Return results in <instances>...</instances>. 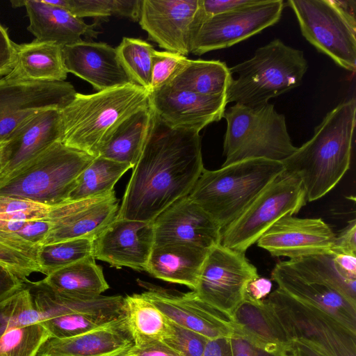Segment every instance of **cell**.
I'll return each instance as SVG.
<instances>
[{"label": "cell", "mask_w": 356, "mask_h": 356, "mask_svg": "<svg viewBox=\"0 0 356 356\" xmlns=\"http://www.w3.org/2000/svg\"><path fill=\"white\" fill-rule=\"evenodd\" d=\"M199 133L172 127L152 110L145 143L117 218L153 222L190 193L204 169Z\"/></svg>", "instance_id": "1"}, {"label": "cell", "mask_w": 356, "mask_h": 356, "mask_svg": "<svg viewBox=\"0 0 356 356\" xmlns=\"http://www.w3.org/2000/svg\"><path fill=\"white\" fill-rule=\"evenodd\" d=\"M355 114V97L342 102L315 127L312 138L282 162L301 180L307 202L325 195L349 169Z\"/></svg>", "instance_id": "2"}, {"label": "cell", "mask_w": 356, "mask_h": 356, "mask_svg": "<svg viewBox=\"0 0 356 356\" xmlns=\"http://www.w3.org/2000/svg\"><path fill=\"white\" fill-rule=\"evenodd\" d=\"M149 105V92L136 84L90 95L76 92L73 100L60 110V142L97 157L122 122Z\"/></svg>", "instance_id": "3"}, {"label": "cell", "mask_w": 356, "mask_h": 356, "mask_svg": "<svg viewBox=\"0 0 356 356\" xmlns=\"http://www.w3.org/2000/svg\"><path fill=\"white\" fill-rule=\"evenodd\" d=\"M284 170L282 162L252 159L203 170L188 194L222 230Z\"/></svg>", "instance_id": "4"}, {"label": "cell", "mask_w": 356, "mask_h": 356, "mask_svg": "<svg viewBox=\"0 0 356 356\" xmlns=\"http://www.w3.org/2000/svg\"><path fill=\"white\" fill-rule=\"evenodd\" d=\"M308 68L301 50L275 39L256 49L253 56L232 67L227 102L255 106L301 84Z\"/></svg>", "instance_id": "5"}, {"label": "cell", "mask_w": 356, "mask_h": 356, "mask_svg": "<svg viewBox=\"0 0 356 356\" xmlns=\"http://www.w3.org/2000/svg\"><path fill=\"white\" fill-rule=\"evenodd\" d=\"M94 158L56 142L0 184V196L49 206L67 202L77 178Z\"/></svg>", "instance_id": "6"}, {"label": "cell", "mask_w": 356, "mask_h": 356, "mask_svg": "<svg viewBox=\"0 0 356 356\" xmlns=\"http://www.w3.org/2000/svg\"><path fill=\"white\" fill-rule=\"evenodd\" d=\"M227 122L222 166L252 159L282 162L297 149L287 131L285 117L274 105L235 104L225 111Z\"/></svg>", "instance_id": "7"}, {"label": "cell", "mask_w": 356, "mask_h": 356, "mask_svg": "<svg viewBox=\"0 0 356 356\" xmlns=\"http://www.w3.org/2000/svg\"><path fill=\"white\" fill-rule=\"evenodd\" d=\"M355 1L289 0L305 38L350 72L356 69Z\"/></svg>", "instance_id": "8"}, {"label": "cell", "mask_w": 356, "mask_h": 356, "mask_svg": "<svg viewBox=\"0 0 356 356\" xmlns=\"http://www.w3.org/2000/svg\"><path fill=\"white\" fill-rule=\"evenodd\" d=\"M307 202L300 178L284 170L222 230L220 243L245 253L273 224L298 213Z\"/></svg>", "instance_id": "9"}, {"label": "cell", "mask_w": 356, "mask_h": 356, "mask_svg": "<svg viewBox=\"0 0 356 356\" xmlns=\"http://www.w3.org/2000/svg\"><path fill=\"white\" fill-rule=\"evenodd\" d=\"M289 337L327 356H356V333L322 310L277 289L264 300Z\"/></svg>", "instance_id": "10"}, {"label": "cell", "mask_w": 356, "mask_h": 356, "mask_svg": "<svg viewBox=\"0 0 356 356\" xmlns=\"http://www.w3.org/2000/svg\"><path fill=\"white\" fill-rule=\"evenodd\" d=\"M259 276L245 253L219 243L209 250L193 291L231 321L245 300L248 284Z\"/></svg>", "instance_id": "11"}, {"label": "cell", "mask_w": 356, "mask_h": 356, "mask_svg": "<svg viewBox=\"0 0 356 356\" xmlns=\"http://www.w3.org/2000/svg\"><path fill=\"white\" fill-rule=\"evenodd\" d=\"M283 8L282 0H258L253 4L212 16H207L202 11L191 52L200 56L246 40L278 22Z\"/></svg>", "instance_id": "12"}, {"label": "cell", "mask_w": 356, "mask_h": 356, "mask_svg": "<svg viewBox=\"0 0 356 356\" xmlns=\"http://www.w3.org/2000/svg\"><path fill=\"white\" fill-rule=\"evenodd\" d=\"M76 91L67 81H35L7 75L0 79V142L24 122L49 109L61 110Z\"/></svg>", "instance_id": "13"}, {"label": "cell", "mask_w": 356, "mask_h": 356, "mask_svg": "<svg viewBox=\"0 0 356 356\" xmlns=\"http://www.w3.org/2000/svg\"><path fill=\"white\" fill-rule=\"evenodd\" d=\"M202 16L200 0H141L138 22L149 40L186 56Z\"/></svg>", "instance_id": "14"}, {"label": "cell", "mask_w": 356, "mask_h": 356, "mask_svg": "<svg viewBox=\"0 0 356 356\" xmlns=\"http://www.w3.org/2000/svg\"><path fill=\"white\" fill-rule=\"evenodd\" d=\"M154 243L153 222L117 218L93 240L95 259L145 270Z\"/></svg>", "instance_id": "15"}, {"label": "cell", "mask_w": 356, "mask_h": 356, "mask_svg": "<svg viewBox=\"0 0 356 356\" xmlns=\"http://www.w3.org/2000/svg\"><path fill=\"white\" fill-rule=\"evenodd\" d=\"M335 236L321 218L287 215L273 224L257 243L273 257L294 259L330 251Z\"/></svg>", "instance_id": "16"}, {"label": "cell", "mask_w": 356, "mask_h": 356, "mask_svg": "<svg viewBox=\"0 0 356 356\" xmlns=\"http://www.w3.org/2000/svg\"><path fill=\"white\" fill-rule=\"evenodd\" d=\"M142 293L170 321L209 339L232 337L234 325L224 314L200 300L193 291L175 293L154 286Z\"/></svg>", "instance_id": "17"}, {"label": "cell", "mask_w": 356, "mask_h": 356, "mask_svg": "<svg viewBox=\"0 0 356 356\" xmlns=\"http://www.w3.org/2000/svg\"><path fill=\"white\" fill-rule=\"evenodd\" d=\"M152 110L168 125L200 131L224 116L226 93L208 96L165 86L149 92Z\"/></svg>", "instance_id": "18"}, {"label": "cell", "mask_w": 356, "mask_h": 356, "mask_svg": "<svg viewBox=\"0 0 356 356\" xmlns=\"http://www.w3.org/2000/svg\"><path fill=\"white\" fill-rule=\"evenodd\" d=\"M153 224L154 244L181 242L209 250L221 243V228L188 195L162 211Z\"/></svg>", "instance_id": "19"}, {"label": "cell", "mask_w": 356, "mask_h": 356, "mask_svg": "<svg viewBox=\"0 0 356 356\" xmlns=\"http://www.w3.org/2000/svg\"><path fill=\"white\" fill-rule=\"evenodd\" d=\"M118 202L114 191L60 204L54 225L42 245L78 238L95 239L115 219Z\"/></svg>", "instance_id": "20"}, {"label": "cell", "mask_w": 356, "mask_h": 356, "mask_svg": "<svg viewBox=\"0 0 356 356\" xmlns=\"http://www.w3.org/2000/svg\"><path fill=\"white\" fill-rule=\"evenodd\" d=\"M60 110L40 112L22 124L3 142L0 184L56 142H60Z\"/></svg>", "instance_id": "21"}, {"label": "cell", "mask_w": 356, "mask_h": 356, "mask_svg": "<svg viewBox=\"0 0 356 356\" xmlns=\"http://www.w3.org/2000/svg\"><path fill=\"white\" fill-rule=\"evenodd\" d=\"M67 72L98 91L135 84L121 64L115 48L104 42L81 41L63 47Z\"/></svg>", "instance_id": "22"}, {"label": "cell", "mask_w": 356, "mask_h": 356, "mask_svg": "<svg viewBox=\"0 0 356 356\" xmlns=\"http://www.w3.org/2000/svg\"><path fill=\"white\" fill-rule=\"evenodd\" d=\"M134 341L125 316L65 339L50 337L36 356H127Z\"/></svg>", "instance_id": "23"}, {"label": "cell", "mask_w": 356, "mask_h": 356, "mask_svg": "<svg viewBox=\"0 0 356 356\" xmlns=\"http://www.w3.org/2000/svg\"><path fill=\"white\" fill-rule=\"evenodd\" d=\"M271 278L291 297L322 310L356 333V306L332 287L302 277L286 261L277 263Z\"/></svg>", "instance_id": "24"}, {"label": "cell", "mask_w": 356, "mask_h": 356, "mask_svg": "<svg viewBox=\"0 0 356 356\" xmlns=\"http://www.w3.org/2000/svg\"><path fill=\"white\" fill-rule=\"evenodd\" d=\"M10 3L13 8L25 7L29 19L27 30L40 41L63 47L82 41V35L94 33V25L87 24L47 0H14Z\"/></svg>", "instance_id": "25"}, {"label": "cell", "mask_w": 356, "mask_h": 356, "mask_svg": "<svg viewBox=\"0 0 356 356\" xmlns=\"http://www.w3.org/2000/svg\"><path fill=\"white\" fill-rule=\"evenodd\" d=\"M231 321L234 325V334L254 346L270 353L291 354L293 341L265 300L259 304L244 300Z\"/></svg>", "instance_id": "26"}, {"label": "cell", "mask_w": 356, "mask_h": 356, "mask_svg": "<svg viewBox=\"0 0 356 356\" xmlns=\"http://www.w3.org/2000/svg\"><path fill=\"white\" fill-rule=\"evenodd\" d=\"M208 252L209 249L188 243L154 244L146 271L156 278L194 291Z\"/></svg>", "instance_id": "27"}, {"label": "cell", "mask_w": 356, "mask_h": 356, "mask_svg": "<svg viewBox=\"0 0 356 356\" xmlns=\"http://www.w3.org/2000/svg\"><path fill=\"white\" fill-rule=\"evenodd\" d=\"M24 284L29 290L33 306L40 313L42 321L74 313L93 314L115 318L124 316V298L121 296L78 298L58 293L41 280L35 282L29 280Z\"/></svg>", "instance_id": "28"}, {"label": "cell", "mask_w": 356, "mask_h": 356, "mask_svg": "<svg viewBox=\"0 0 356 356\" xmlns=\"http://www.w3.org/2000/svg\"><path fill=\"white\" fill-rule=\"evenodd\" d=\"M63 47L37 39L17 46L13 71L8 75L35 81H64L67 76Z\"/></svg>", "instance_id": "29"}, {"label": "cell", "mask_w": 356, "mask_h": 356, "mask_svg": "<svg viewBox=\"0 0 356 356\" xmlns=\"http://www.w3.org/2000/svg\"><path fill=\"white\" fill-rule=\"evenodd\" d=\"M41 281L58 293L78 298L97 297L109 289L93 256L58 269Z\"/></svg>", "instance_id": "30"}, {"label": "cell", "mask_w": 356, "mask_h": 356, "mask_svg": "<svg viewBox=\"0 0 356 356\" xmlns=\"http://www.w3.org/2000/svg\"><path fill=\"white\" fill-rule=\"evenodd\" d=\"M152 114L149 105L126 118L102 146L98 156L127 164L133 168L140 155Z\"/></svg>", "instance_id": "31"}, {"label": "cell", "mask_w": 356, "mask_h": 356, "mask_svg": "<svg viewBox=\"0 0 356 356\" xmlns=\"http://www.w3.org/2000/svg\"><path fill=\"white\" fill-rule=\"evenodd\" d=\"M232 79L225 62L188 59L167 86L202 95L213 96L226 93Z\"/></svg>", "instance_id": "32"}, {"label": "cell", "mask_w": 356, "mask_h": 356, "mask_svg": "<svg viewBox=\"0 0 356 356\" xmlns=\"http://www.w3.org/2000/svg\"><path fill=\"white\" fill-rule=\"evenodd\" d=\"M286 262L302 277L327 284L356 306V280L339 268L332 251L305 256Z\"/></svg>", "instance_id": "33"}, {"label": "cell", "mask_w": 356, "mask_h": 356, "mask_svg": "<svg viewBox=\"0 0 356 356\" xmlns=\"http://www.w3.org/2000/svg\"><path fill=\"white\" fill-rule=\"evenodd\" d=\"M124 309L135 346L166 337L170 320L141 293L126 296Z\"/></svg>", "instance_id": "34"}, {"label": "cell", "mask_w": 356, "mask_h": 356, "mask_svg": "<svg viewBox=\"0 0 356 356\" xmlns=\"http://www.w3.org/2000/svg\"><path fill=\"white\" fill-rule=\"evenodd\" d=\"M130 168L127 164L101 156L95 157L77 178L67 202L104 196L114 192L115 184Z\"/></svg>", "instance_id": "35"}, {"label": "cell", "mask_w": 356, "mask_h": 356, "mask_svg": "<svg viewBox=\"0 0 356 356\" xmlns=\"http://www.w3.org/2000/svg\"><path fill=\"white\" fill-rule=\"evenodd\" d=\"M93 240L78 238L38 247L37 261L46 276L71 264L93 256Z\"/></svg>", "instance_id": "36"}, {"label": "cell", "mask_w": 356, "mask_h": 356, "mask_svg": "<svg viewBox=\"0 0 356 356\" xmlns=\"http://www.w3.org/2000/svg\"><path fill=\"white\" fill-rule=\"evenodd\" d=\"M115 49L121 64L134 83L150 92L153 46L139 38L124 37Z\"/></svg>", "instance_id": "37"}, {"label": "cell", "mask_w": 356, "mask_h": 356, "mask_svg": "<svg viewBox=\"0 0 356 356\" xmlns=\"http://www.w3.org/2000/svg\"><path fill=\"white\" fill-rule=\"evenodd\" d=\"M67 10L74 16L102 18L111 15L138 20L141 0H47Z\"/></svg>", "instance_id": "38"}, {"label": "cell", "mask_w": 356, "mask_h": 356, "mask_svg": "<svg viewBox=\"0 0 356 356\" xmlns=\"http://www.w3.org/2000/svg\"><path fill=\"white\" fill-rule=\"evenodd\" d=\"M50 337L40 323L13 327L0 338V356H36Z\"/></svg>", "instance_id": "39"}, {"label": "cell", "mask_w": 356, "mask_h": 356, "mask_svg": "<svg viewBox=\"0 0 356 356\" xmlns=\"http://www.w3.org/2000/svg\"><path fill=\"white\" fill-rule=\"evenodd\" d=\"M42 321L34 307L29 290L24 286L9 297L0 300V338L8 330Z\"/></svg>", "instance_id": "40"}, {"label": "cell", "mask_w": 356, "mask_h": 356, "mask_svg": "<svg viewBox=\"0 0 356 356\" xmlns=\"http://www.w3.org/2000/svg\"><path fill=\"white\" fill-rule=\"evenodd\" d=\"M118 318L93 314L74 313L48 318L40 323L51 337L65 339L83 334Z\"/></svg>", "instance_id": "41"}, {"label": "cell", "mask_w": 356, "mask_h": 356, "mask_svg": "<svg viewBox=\"0 0 356 356\" xmlns=\"http://www.w3.org/2000/svg\"><path fill=\"white\" fill-rule=\"evenodd\" d=\"M58 206H49L27 200L0 196V222H28L47 219L53 220Z\"/></svg>", "instance_id": "42"}, {"label": "cell", "mask_w": 356, "mask_h": 356, "mask_svg": "<svg viewBox=\"0 0 356 356\" xmlns=\"http://www.w3.org/2000/svg\"><path fill=\"white\" fill-rule=\"evenodd\" d=\"M209 339L170 321V327L163 341L181 356H202Z\"/></svg>", "instance_id": "43"}, {"label": "cell", "mask_w": 356, "mask_h": 356, "mask_svg": "<svg viewBox=\"0 0 356 356\" xmlns=\"http://www.w3.org/2000/svg\"><path fill=\"white\" fill-rule=\"evenodd\" d=\"M188 58L177 53L154 51L150 92L167 86Z\"/></svg>", "instance_id": "44"}, {"label": "cell", "mask_w": 356, "mask_h": 356, "mask_svg": "<svg viewBox=\"0 0 356 356\" xmlns=\"http://www.w3.org/2000/svg\"><path fill=\"white\" fill-rule=\"evenodd\" d=\"M0 264L14 273L24 283L41 269L36 260L0 241Z\"/></svg>", "instance_id": "45"}, {"label": "cell", "mask_w": 356, "mask_h": 356, "mask_svg": "<svg viewBox=\"0 0 356 356\" xmlns=\"http://www.w3.org/2000/svg\"><path fill=\"white\" fill-rule=\"evenodd\" d=\"M17 44L9 37L7 28L0 24V77L9 74L13 70Z\"/></svg>", "instance_id": "46"}, {"label": "cell", "mask_w": 356, "mask_h": 356, "mask_svg": "<svg viewBox=\"0 0 356 356\" xmlns=\"http://www.w3.org/2000/svg\"><path fill=\"white\" fill-rule=\"evenodd\" d=\"M336 254L356 256V220H350L339 234H336L331 249Z\"/></svg>", "instance_id": "47"}, {"label": "cell", "mask_w": 356, "mask_h": 356, "mask_svg": "<svg viewBox=\"0 0 356 356\" xmlns=\"http://www.w3.org/2000/svg\"><path fill=\"white\" fill-rule=\"evenodd\" d=\"M127 356H181L161 340H154L134 346Z\"/></svg>", "instance_id": "48"}, {"label": "cell", "mask_w": 356, "mask_h": 356, "mask_svg": "<svg viewBox=\"0 0 356 356\" xmlns=\"http://www.w3.org/2000/svg\"><path fill=\"white\" fill-rule=\"evenodd\" d=\"M258 0H200L202 10L207 16H212L256 3Z\"/></svg>", "instance_id": "49"}, {"label": "cell", "mask_w": 356, "mask_h": 356, "mask_svg": "<svg viewBox=\"0 0 356 356\" xmlns=\"http://www.w3.org/2000/svg\"><path fill=\"white\" fill-rule=\"evenodd\" d=\"M271 289V280L259 276L248 284L244 300L254 304L261 303L264 302V298L270 293Z\"/></svg>", "instance_id": "50"}, {"label": "cell", "mask_w": 356, "mask_h": 356, "mask_svg": "<svg viewBox=\"0 0 356 356\" xmlns=\"http://www.w3.org/2000/svg\"><path fill=\"white\" fill-rule=\"evenodd\" d=\"M24 283L6 267L0 264V300L22 289Z\"/></svg>", "instance_id": "51"}, {"label": "cell", "mask_w": 356, "mask_h": 356, "mask_svg": "<svg viewBox=\"0 0 356 356\" xmlns=\"http://www.w3.org/2000/svg\"><path fill=\"white\" fill-rule=\"evenodd\" d=\"M231 341L234 356H293L291 354L277 355L266 352L236 334L231 337Z\"/></svg>", "instance_id": "52"}, {"label": "cell", "mask_w": 356, "mask_h": 356, "mask_svg": "<svg viewBox=\"0 0 356 356\" xmlns=\"http://www.w3.org/2000/svg\"><path fill=\"white\" fill-rule=\"evenodd\" d=\"M202 356H234L231 337L209 339Z\"/></svg>", "instance_id": "53"}, {"label": "cell", "mask_w": 356, "mask_h": 356, "mask_svg": "<svg viewBox=\"0 0 356 356\" xmlns=\"http://www.w3.org/2000/svg\"><path fill=\"white\" fill-rule=\"evenodd\" d=\"M335 260L339 268L349 278L356 280V256L336 254Z\"/></svg>", "instance_id": "54"}, {"label": "cell", "mask_w": 356, "mask_h": 356, "mask_svg": "<svg viewBox=\"0 0 356 356\" xmlns=\"http://www.w3.org/2000/svg\"><path fill=\"white\" fill-rule=\"evenodd\" d=\"M291 355L293 356H327L300 341H293Z\"/></svg>", "instance_id": "55"}, {"label": "cell", "mask_w": 356, "mask_h": 356, "mask_svg": "<svg viewBox=\"0 0 356 356\" xmlns=\"http://www.w3.org/2000/svg\"><path fill=\"white\" fill-rule=\"evenodd\" d=\"M3 142H0V177L2 174L3 169V157H2V150H3Z\"/></svg>", "instance_id": "56"}]
</instances>
